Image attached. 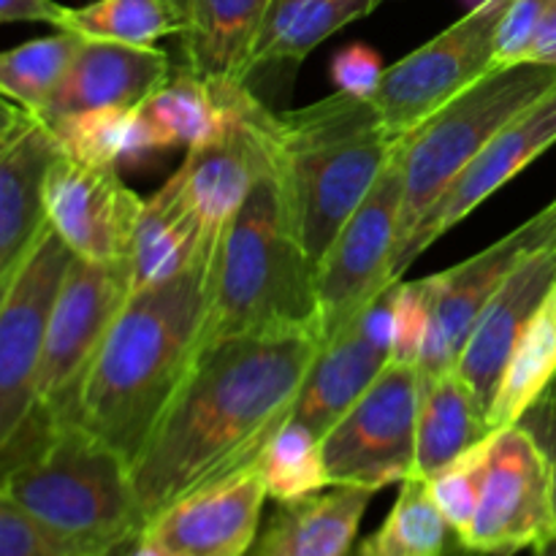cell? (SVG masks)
Segmentation results:
<instances>
[{
  "label": "cell",
  "mask_w": 556,
  "mask_h": 556,
  "mask_svg": "<svg viewBox=\"0 0 556 556\" xmlns=\"http://www.w3.org/2000/svg\"><path fill=\"white\" fill-rule=\"evenodd\" d=\"M286 329L320 334L318 261L288 223L269 155L242 210L217 239L204 348Z\"/></svg>",
  "instance_id": "cell-5"
},
{
  "label": "cell",
  "mask_w": 556,
  "mask_h": 556,
  "mask_svg": "<svg viewBox=\"0 0 556 556\" xmlns=\"http://www.w3.org/2000/svg\"><path fill=\"white\" fill-rule=\"evenodd\" d=\"M331 81L340 92L372 101L386 74L383 58L369 43H348L331 60Z\"/></svg>",
  "instance_id": "cell-37"
},
{
  "label": "cell",
  "mask_w": 556,
  "mask_h": 556,
  "mask_svg": "<svg viewBox=\"0 0 556 556\" xmlns=\"http://www.w3.org/2000/svg\"><path fill=\"white\" fill-rule=\"evenodd\" d=\"M58 155L49 125L30 112L0 139V280L20 269L47 228L43 179Z\"/></svg>",
  "instance_id": "cell-21"
},
{
  "label": "cell",
  "mask_w": 556,
  "mask_h": 556,
  "mask_svg": "<svg viewBox=\"0 0 556 556\" xmlns=\"http://www.w3.org/2000/svg\"><path fill=\"white\" fill-rule=\"evenodd\" d=\"M556 286V233L538 244L510 269L503 286L486 304L481 318L472 326L465 348L456 362V372L476 391L478 400L492 405L503 369L508 364L516 340L530 324L532 315Z\"/></svg>",
  "instance_id": "cell-18"
},
{
  "label": "cell",
  "mask_w": 556,
  "mask_h": 556,
  "mask_svg": "<svg viewBox=\"0 0 556 556\" xmlns=\"http://www.w3.org/2000/svg\"><path fill=\"white\" fill-rule=\"evenodd\" d=\"M519 424H525L535 440L541 443V448L546 451L548 462H552V483H554V510H556V383L541 400L532 405V410L521 418Z\"/></svg>",
  "instance_id": "cell-39"
},
{
  "label": "cell",
  "mask_w": 556,
  "mask_h": 556,
  "mask_svg": "<svg viewBox=\"0 0 556 556\" xmlns=\"http://www.w3.org/2000/svg\"><path fill=\"white\" fill-rule=\"evenodd\" d=\"M253 103L248 81H212L185 65L141 103V112L168 152L220 139Z\"/></svg>",
  "instance_id": "cell-22"
},
{
  "label": "cell",
  "mask_w": 556,
  "mask_h": 556,
  "mask_svg": "<svg viewBox=\"0 0 556 556\" xmlns=\"http://www.w3.org/2000/svg\"><path fill=\"white\" fill-rule=\"evenodd\" d=\"M492 438L494 432L478 445H472L459 459L451 462L438 476L429 478V492H432L434 503H438L440 514H443L445 525L451 527L459 546L470 535L472 519H476L483 478H486L489 454H492Z\"/></svg>",
  "instance_id": "cell-34"
},
{
  "label": "cell",
  "mask_w": 556,
  "mask_h": 556,
  "mask_svg": "<svg viewBox=\"0 0 556 556\" xmlns=\"http://www.w3.org/2000/svg\"><path fill=\"white\" fill-rule=\"evenodd\" d=\"M0 556H76L0 492Z\"/></svg>",
  "instance_id": "cell-36"
},
{
  "label": "cell",
  "mask_w": 556,
  "mask_h": 556,
  "mask_svg": "<svg viewBox=\"0 0 556 556\" xmlns=\"http://www.w3.org/2000/svg\"><path fill=\"white\" fill-rule=\"evenodd\" d=\"M172 60L157 47L81 38L63 81L47 106L36 114L43 123L87 109L141 106L172 79Z\"/></svg>",
  "instance_id": "cell-20"
},
{
  "label": "cell",
  "mask_w": 556,
  "mask_h": 556,
  "mask_svg": "<svg viewBox=\"0 0 556 556\" xmlns=\"http://www.w3.org/2000/svg\"><path fill=\"white\" fill-rule=\"evenodd\" d=\"M372 489L329 486L286 503L258 532L250 556H353Z\"/></svg>",
  "instance_id": "cell-23"
},
{
  "label": "cell",
  "mask_w": 556,
  "mask_h": 556,
  "mask_svg": "<svg viewBox=\"0 0 556 556\" xmlns=\"http://www.w3.org/2000/svg\"><path fill=\"white\" fill-rule=\"evenodd\" d=\"M448 532L451 527L429 492L427 478L407 476L394 508L383 525L362 541L356 556H445Z\"/></svg>",
  "instance_id": "cell-30"
},
{
  "label": "cell",
  "mask_w": 556,
  "mask_h": 556,
  "mask_svg": "<svg viewBox=\"0 0 556 556\" xmlns=\"http://www.w3.org/2000/svg\"><path fill=\"white\" fill-rule=\"evenodd\" d=\"M60 30L130 47H155L157 38L172 33L182 36L185 14L174 0H96L68 9Z\"/></svg>",
  "instance_id": "cell-31"
},
{
  "label": "cell",
  "mask_w": 556,
  "mask_h": 556,
  "mask_svg": "<svg viewBox=\"0 0 556 556\" xmlns=\"http://www.w3.org/2000/svg\"><path fill=\"white\" fill-rule=\"evenodd\" d=\"M271 0H188L185 60L212 81H248L255 41Z\"/></svg>",
  "instance_id": "cell-26"
},
{
  "label": "cell",
  "mask_w": 556,
  "mask_h": 556,
  "mask_svg": "<svg viewBox=\"0 0 556 556\" xmlns=\"http://www.w3.org/2000/svg\"><path fill=\"white\" fill-rule=\"evenodd\" d=\"M383 0H271L255 41L250 76L299 65L315 47L351 22L372 14Z\"/></svg>",
  "instance_id": "cell-28"
},
{
  "label": "cell",
  "mask_w": 556,
  "mask_h": 556,
  "mask_svg": "<svg viewBox=\"0 0 556 556\" xmlns=\"http://www.w3.org/2000/svg\"><path fill=\"white\" fill-rule=\"evenodd\" d=\"M402 139L358 210L318 261V304L324 342L345 329L372 299L394 286L402 212Z\"/></svg>",
  "instance_id": "cell-10"
},
{
  "label": "cell",
  "mask_w": 556,
  "mask_h": 556,
  "mask_svg": "<svg viewBox=\"0 0 556 556\" xmlns=\"http://www.w3.org/2000/svg\"><path fill=\"white\" fill-rule=\"evenodd\" d=\"M130 293L134 282L128 258L109 264L76 255L71 258L49 309L36 386V413L30 421H68L81 380Z\"/></svg>",
  "instance_id": "cell-7"
},
{
  "label": "cell",
  "mask_w": 556,
  "mask_h": 556,
  "mask_svg": "<svg viewBox=\"0 0 556 556\" xmlns=\"http://www.w3.org/2000/svg\"><path fill=\"white\" fill-rule=\"evenodd\" d=\"M556 535L552 462L525 424L497 429L470 535L462 548L514 556Z\"/></svg>",
  "instance_id": "cell-11"
},
{
  "label": "cell",
  "mask_w": 556,
  "mask_h": 556,
  "mask_svg": "<svg viewBox=\"0 0 556 556\" xmlns=\"http://www.w3.org/2000/svg\"><path fill=\"white\" fill-rule=\"evenodd\" d=\"M353 556H356V554H353Z\"/></svg>",
  "instance_id": "cell-48"
},
{
  "label": "cell",
  "mask_w": 556,
  "mask_h": 556,
  "mask_svg": "<svg viewBox=\"0 0 556 556\" xmlns=\"http://www.w3.org/2000/svg\"><path fill=\"white\" fill-rule=\"evenodd\" d=\"M215 248L206 244L172 280L130 293L81 380L68 421L112 445L128 465L204 351Z\"/></svg>",
  "instance_id": "cell-2"
},
{
  "label": "cell",
  "mask_w": 556,
  "mask_h": 556,
  "mask_svg": "<svg viewBox=\"0 0 556 556\" xmlns=\"http://www.w3.org/2000/svg\"><path fill=\"white\" fill-rule=\"evenodd\" d=\"M71 258L74 253L47 223L0 304V459L36 413L49 309Z\"/></svg>",
  "instance_id": "cell-12"
},
{
  "label": "cell",
  "mask_w": 556,
  "mask_h": 556,
  "mask_svg": "<svg viewBox=\"0 0 556 556\" xmlns=\"http://www.w3.org/2000/svg\"><path fill=\"white\" fill-rule=\"evenodd\" d=\"M546 0H514L497 30V68L527 63Z\"/></svg>",
  "instance_id": "cell-38"
},
{
  "label": "cell",
  "mask_w": 556,
  "mask_h": 556,
  "mask_svg": "<svg viewBox=\"0 0 556 556\" xmlns=\"http://www.w3.org/2000/svg\"><path fill=\"white\" fill-rule=\"evenodd\" d=\"M266 117L269 109L255 98L220 139L188 150L177 168L206 237H220L269 163Z\"/></svg>",
  "instance_id": "cell-19"
},
{
  "label": "cell",
  "mask_w": 556,
  "mask_h": 556,
  "mask_svg": "<svg viewBox=\"0 0 556 556\" xmlns=\"http://www.w3.org/2000/svg\"><path fill=\"white\" fill-rule=\"evenodd\" d=\"M556 144V85L538 98L530 109L510 119L489 144L456 174L454 182L443 190L432 210L418 223L416 233L394 261V280H402L413 261L438 242L443 233L459 226L470 212H476L489 195L519 177L532 161Z\"/></svg>",
  "instance_id": "cell-14"
},
{
  "label": "cell",
  "mask_w": 556,
  "mask_h": 556,
  "mask_svg": "<svg viewBox=\"0 0 556 556\" xmlns=\"http://www.w3.org/2000/svg\"><path fill=\"white\" fill-rule=\"evenodd\" d=\"M119 556H172V554H168L166 548L155 541V538H150L147 532H141V535L136 538V541L130 543V546L125 548Z\"/></svg>",
  "instance_id": "cell-42"
},
{
  "label": "cell",
  "mask_w": 556,
  "mask_h": 556,
  "mask_svg": "<svg viewBox=\"0 0 556 556\" xmlns=\"http://www.w3.org/2000/svg\"><path fill=\"white\" fill-rule=\"evenodd\" d=\"M320 342L318 331L286 329L231 337L201 351L130 465L147 521L177 500L255 467L293 416Z\"/></svg>",
  "instance_id": "cell-1"
},
{
  "label": "cell",
  "mask_w": 556,
  "mask_h": 556,
  "mask_svg": "<svg viewBox=\"0 0 556 556\" xmlns=\"http://www.w3.org/2000/svg\"><path fill=\"white\" fill-rule=\"evenodd\" d=\"M434 277H418V280H400L394 291V348L391 358L402 364L418 367L424 345L429 334V318H432Z\"/></svg>",
  "instance_id": "cell-35"
},
{
  "label": "cell",
  "mask_w": 556,
  "mask_h": 556,
  "mask_svg": "<svg viewBox=\"0 0 556 556\" xmlns=\"http://www.w3.org/2000/svg\"><path fill=\"white\" fill-rule=\"evenodd\" d=\"M79 43L81 36L58 30L0 52V96L25 112L38 114L63 81Z\"/></svg>",
  "instance_id": "cell-33"
},
{
  "label": "cell",
  "mask_w": 556,
  "mask_h": 556,
  "mask_svg": "<svg viewBox=\"0 0 556 556\" xmlns=\"http://www.w3.org/2000/svg\"><path fill=\"white\" fill-rule=\"evenodd\" d=\"M462 3H465L467 11H470V9H478V5H483L486 0H462Z\"/></svg>",
  "instance_id": "cell-46"
},
{
  "label": "cell",
  "mask_w": 556,
  "mask_h": 556,
  "mask_svg": "<svg viewBox=\"0 0 556 556\" xmlns=\"http://www.w3.org/2000/svg\"><path fill=\"white\" fill-rule=\"evenodd\" d=\"M68 5L54 0H0V25L5 22H43V25L63 27Z\"/></svg>",
  "instance_id": "cell-40"
},
{
  "label": "cell",
  "mask_w": 556,
  "mask_h": 556,
  "mask_svg": "<svg viewBox=\"0 0 556 556\" xmlns=\"http://www.w3.org/2000/svg\"><path fill=\"white\" fill-rule=\"evenodd\" d=\"M527 63L552 65V68H556V0H546L535 41H532L530 54H527Z\"/></svg>",
  "instance_id": "cell-41"
},
{
  "label": "cell",
  "mask_w": 556,
  "mask_h": 556,
  "mask_svg": "<svg viewBox=\"0 0 556 556\" xmlns=\"http://www.w3.org/2000/svg\"><path fill=\"white\" fill-rule=\"evenodd\" d=\"M22 114H25V109H20L16 103H11L9 98L0 96V139H3L5 130H9L11 125L22 117Z\"/></svg>",
  "instance_id": "cell-43"
},
{
  "label": "cell",
  "mask_w": 556,
  "mask_h": 556,
  "mask_svg": "<svg viewBox=\"0 0 556 556\" xmlns=\"http://www.w3.org/2000/svg\"><path fill=\"white\" fill-rule=\"evenodd\" d=\"M535 556H556V535L535 548Z\"/></svg>",
  "instance_id": "cell-44"
},
{
  "label": "cell",
  "mask_w": 556,
  "mask_h": 556,
  "mask_svg": "<svg viewBox=\"0 0 556 556\" xmlns=\"http://www.w3.org/2000/svg\"><path fill=\"white\" fill-rule=\"evenodd\" d=\"M486 405L456 369L418 372L416 467L413 476L432 478L494 432Z\"/></svg>",
  "instance_id": "cell-24"
},
{
  "label": "cell",
  "mask_w": 556,
  "mask_h": 556,
  "mask_svg": "<svg viewBox=\"0 0 556 556\" xmlns=\"http://www.w3.org/2000/svg\"><path fill=\"white\" fill-rule=\"evenodd\" d=\"M0 492L76 556H119L147 530L128 459L79 424H27Z\"/></svg>",
  "instance_id": "cell-3"
},
{
  "label": "cell",
  "mask_w": 556,
  "mask_h": 556,
  "mask_svg": "<svg viewBox=\"0 0 556 556\" xmlns=\"http://www.w3.org/2000/svg\"><path fill=\"white\" fill-rule=\"evenodd\" d=\"M556 383V286L516 340L489 405V427L508 429Z\"/></svg>",
  "instance_id": "cell-29"
},
{
  "label": "cell",
  "mask_w": 556,
  "mask_h": 556,
  "mask_svg": "<svg viewBox=\"0 0 556 556\" xmlns=\"http://www.w3.org/2000/svg\"><path fill=\"white\" fill-rule=\"evenodd\" d=\"M266 497L258 467H248L163 508L144 532L172 556H250Z\"/></svg>",
  "instance_id": "cell-17"
},
{
  "label": "cell",
  "mask_w": 556,
  "mask_h": 556,
  "mask_svg": "<svg viewBox=\"0 0 556 556\" xmlns=\"http://www.w3.org/2000/svg\"><path fill=\"white\" fill-rule=\"evenodd\" d=\"M217 237H206L193 212L179 172L166 179L152 199L144 201L130 242V282L134 291L161 286L193 264L195 255Z\"/></svg>",
  "instance_id": "cell-25"
},
{
  "label": "cell",
  "mask_w": 556,
  "mask_h": 556,
  "mask_svg": "<svg viewBox=\"0 0 556 556\" xmlns=\"http://www.w3.org/2000/svg\"><path fill=\"white\" fill-rule=\"evenodd\" d=\"M418 367L391 358L351 410L320 438L331 486L380 492L416 467Z\"/></svg>",
  "instance_id": "cell-9"
},
{
  "label": "cell",
  "mask_w": 556,
  "mask_h": 556,
  "mask_svg": "<svg viewBox=\"0 0 556 556\" xmlns=\"http://www.w3.org/2000/svg\"><path fill=\"white\" fill-rule=\"evenodd\" d=\"M556 233V199L541 212L505 233L478 255L440 271L434 277L432 318H429L427 345H424L418 372L438 375L456 369L459 353L470 337L472 326L481 318L486 304L503 286L516 264L530 250L552 239Z\"/></svg>",
  "instance_id": "cell-13"
},
{
  "label": "cell",
  "mask_w": 556,
  "mask_h": 556,
  "mask_svg": "<svg viewBox=\"0 0 556 556\" xmlns=\"http://www.w3.org/2000/svg\"><path fill=\"white\" fill-rule=\"evenodd\" d=\"M14 275H16V271H14ZM14 275H9L5 280H0V304H3L5 293H9V288H11V282H14Z\"/></svg>",
  "instance_id": "cell-45"
},
{
  "label": "cell",
  "mask_w": 556,
  "mask_h": 556,
  "mask_svg": "<svg viewBox=\"0 0 556 556\" xmlns=\"http://www.w3.org/2000/svg\"><path fill=\"white\" fill-rule=\"evenodd\" d=\"M510 3L486 0L386 68L372 103L396 139L497 68V30Z\"/></svg>",
  "instance_id": "cell-8"
},
{
  "label": "cell",
  "mask_w": 556,
  "mask_h": 556,
  "mask_svg": "<svg viewBox=\"0 0 556 556\" xmlns=\"http://www.w3.org/2000/svg\"><path fill=\"white\" fill-rule=\"evenodd\" d=\"M174 3H177V9L185 14V9H188V0H174Z\"/></svg>",
  "instance_id": "cell-47"
},
{
  "label": "cell",
  "mask_w": 556,
  "mask_h": 556,
  "mask_svg": "<svg viewBox=\"0 0 556 556\" xmlns=\"http://www.w3.org/2000/svg\"><path fill=\"white\" fill-rule=\"evenodd\" d=\"M266 144L288 223L315 261L358 210L396 147L369 98L337 90L288 112H269Z\"/></svg>",
  "instance_id": "cell-4"
},
{
  "label": "cell",
  "mask_w": 556,
  "mask_h": 556,
  "mask_svg": "<svg viewBox=\"0 0 556 556\" xmlns=\"http://www.w3.org/2000/svg\"><path fill=\"white\" fill-rule=\"evenodd\" d=\"M47 125L60 152L87 166L141 168L166 152L141 106L87 109Z\"/></svg>",
  "instance_id": "cell-27"
},
{
  "label": "cell",
  "mask_w": 556,
  "mask_h": 556,
  "mask_svg": "<svg viewBox=\"0 0 556 556\" xmlns=\"http://www.w3.org/2000/svg\"><path fill=\"white\" fill-rule=\"evenodd\" d=\"M396 282L372 299L345 329L320 342L318 356L293 407V418L307 424L318 438H324L351 410L353 402L391 362Z\"/></svg>",
  "instance_id": "cell-16"
},
{
  "label": "cell",
  "mask_w": 556,
  "mask_h": 556,
  "mask_svg": "<svg viewBox=\"0 0 556 556\" xmlns=\"http://www.w3.org/2000/svg\"><path fill=\"white\" fill-rule=\"evenodd\" d=\"M556 85V68L519 63L492 68L486 76L451 98L432 117L402 136V212L396 255L405 250L418 223L456 179V174L514 117ZM394 271V264H391Z\"/></svg>",
  "instance_id": "cell-6"
},
{
  "label": "cell",
  "mask_w": 556,
  "mask_h": 556,
  "mask_svg": "<svg viewBox=\"0 0 556 556\" xmlns=\"http://www.w3.org/2000/svg\"><path fill=\"white\" fill-rule=\"evenodd\" d=\"M255 467L264 478L266 494L277 505L313 497L331 486L320 438L307 424L293 416L266 443Z\"/></svg>",
  "instance_id": "cell-32"
},
{
  "label": "cell",
  "mask_w": 556,
  "mask_h": 556,
  "mask_svg": "<svg viewBox=\"0 0 556 556\" xmlns=\"http://www.w3.org/2000/svg\"><path fill=\"white\" fill-rule=\"evenodd\" d=\"M144 199L134 193L117 168L87 166L63 152L43 179V212L54 233L76 258L125 261Z\"/></svg>",
  "instance_id": "cell-15"
}]
</instances>
